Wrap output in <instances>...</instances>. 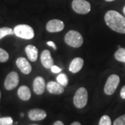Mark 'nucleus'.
<instances>
[{"mask_svg": "<svg viewBox=\"0 0 125 125\" xmlns=\"http://www.w3.org/2000/svg\"><path fill=\"white\" fill-rule=\"evenodd\" d=\"M105 22L113 31L125 34V17L116 10H108L104 15Z\"/></svg>", "mask_w": 125, "mask_h": 125, "instance_id": "nucleus-1", "label": "nucleus"}, {"mask_svg": "<svg viewBox=\"0 0 125 125\" xmlns=\"http://www.w3.org/2000/svg\"><path fill=\"white\" fill-rule=\"evenodd\" d=\"M65 42L66 44L72 47H80L83 43V36L81 35L80 33L74 30L69 31L65 36Z\"/></svg>", "mask_w": 125, "mask_h": 125, "instance_id": "nucleus-2", "label": "nucleus"}, {"mask_svg": "<svg viewBox=\"0 0 125 125\" xmlns=\"http://www.w3.org/2000/svg\"><path fill=\"white\" fill-rule=\"evenodd\" d=\"M14 34L18 38L31 40L34 37V31L33 28L27 24H19L15 27L13 29Z\"/></svg>", "mask_w": 125, "mask_h": 125, "instance_id": "nucleus-3", "label": "nucleus"}, {"mask_svg": "<svg viewBox=\"0 0 125 125\" xmlns=\"http://www.w3.org/2000/svg\"><path fill=\"white\" fill-rule=\"evenodd\" d=\"M73 102L77 108H83L86 106L88 102V91L85 88L81 87L76 90Z\"/></svg>", "mask_w": 125, "mask_h": 125, "instance_id": "nucleus-4", "label": "nucleus"}, {"mask_svg": "<svg viewBox=\"0 0 125 125\" xmlns=\"http://www.w3.org/2000/svg\"><path fill=\"white\" fill-rule=\"evenodd\" d=\"M120 76L117 74H111L108 76L104 86V93L107 95H111L115 92L120 83Z\"/></svg>", "mask_w": 125, "mask_h": 125, "instance_id": "nucleus-5", "label": "nucleus"}, {"mask_svg": "<svg viewBox=\"0 0 125 125\" xmlns=\"http://www.w3.org/2000/svg\"><path fill=\"white\" fill-rule=\"evenodd\" d=\"M72 7L76 13L83 15L88 13L91 9L90 4L85 0H73Z\"/></svg>", "mask_w": 125, "mask_h": 125, "instance_id": "nucleus-6", "label": "nucleus"}, {"mask_svg": "<svg viewBox=\"0 0 125 125\" xmlns=\"http://www.w3.org/2000/svg\"><path fill=\"white\" fill-rule=\"evenodd\" d=\"M20 81L19 75L16 72H11L7 75L4 81V88L7 90H11L18 86Z\"/></svg>", "mask_w": 125, "mask_h": 125, "instance_id": "nucleus-7", "label": "nucleus"}, {"mask_svg": "<svg viewBox=\"0 0 125 125\" xmlns=\"http://www.w3.org/2000/svg\"><path fill=\"white\" fill-rule=\"evenodd\" d=\"M65 24L62 21L60 20H51L47 22L46 25V29L50 33H56L63 30Z\"/></svg>", "mask_w": 125, "mask_h": 125, "instance_id": "nucleus-8", "label": "nucleus"}, {"mask_svg": "<svg viewBox=\"0 0 125 125\" xmlns=\"http://www.w3.org/2000/svg\"><path fill=\"white\" fill-rule=\"evenodd\" d=\"M16 65L19 70L24 74H29L32 70L31 64L24 57H20L16 61Z\"/></svg>", "mask_w": 125, "mask_h": 125, "instance_id": "nucleus-9", "label": "nucleus"}, {"mask_svg": "<svg viewBox=\"0 0 125 125\" xmlns=\"http://www.w3.org/2000/svg\"><path fill=\"white\" fill-rule=\"evenodd\" d=\"M40 61L42 66L46 69H51L54 65V60L51 56L50 52L47 49L42 51L40 56Z\"/></svg>", "mask_w": 125, "mask_h": 125, "instance_id": "nucleus-10", "label": "nucleus"}, {"mask_svg": "<svg viewBox=\"0 0 125 125\" xmlns=\"http://www.w3.org/2000/svg\"><path fill=\"white\" fill-rule=\"evenodd\" d=\"M29 118L33 121H40L44 120L47 117V113L42 109L33 108L28 113Z\"/></svg>", "mask_w": 125, "mask_h": 125, "instance_id": "nucleus-11", "label": "nucleus"}, {"mask_svg": "<svg viewBox=\"0 0 125 125\" xmlns=\"http://www.w3.org/2000/svg\"><path fill=\"white\" fill-rule=\"evenodd\" d=\"M45 81L42 76H37L33 81V91L37 94H42L45 91Z\"/></svg>", "mask_w": 125, "mask_h": 125, "instance_id": "nucleus-12", "label": "nucleus"}, {"mask_svg": "<svg viewBox=\"0 0 125 125\" xmlns=\"http://www.w3.org/2000/svg\"><path fill=\"white\" fill-rule=\"evenodd\" d=\"M46 87L49 93L54 94H61L64 92V87L59 84L58 82L49 81Z\"/></svg>", "mask_w": 125, "mask_h": 125, "instance_id": "nucleus-13", "label": "nucleus"}, {"mask_svg": "<svg viewBox=\"0 0 125 125\" xmlns=\"http://www.w3.org/2000/svg\"><path fill=\"white\" fill-rule=\"evenodd\" d=\"M83 66V58H80V57H77V58H74L72 61L70 65L69 70L72 73L75 74V73H77L80 71Z\"/></svg>", "mask_w": 125, "mask_h": 125, "instance_id": "nucleus-14", "label": "nucleus"}, {"mask_svg": "<svg viewBox=\"0 0 125 125\" xmlns=\"http://www.w3.org/2000/svg\"><path fill=\"white\" fill-rule=\"evenodd\" d=\"M25 52L28 58L29 61L32 62H35L37 61L38 55V51L37 47H36L34 45H29L25 47Z\"/></svg>", "mask_w": 125, "mask_h": 125, "instance_id": "nucleus-15", "label": "nucleus"}, {"mask_svg": "<svg viewBox=\"0 0 125 125\" xmlns=\"http://www.w3.org/2000/svg\"><path fill=\"white\" fill-rule=\"evenodd\" d=\"M18 94L20 99L23 101H28L31 97V90L27 85L20 86L18 90Z\"/></svg>", "mask_w": 125, "mask_h": 125, "instance_id": "nucleus-16", "label": "nucleus"}, {"mask_svg": "<svg viewBox=\"0 0 125 125\" xmlns=\"http://www.w3.org/2000/svg\"><path fill=\"white\" fill-rule=\"evenodd\" d=\"M115 58L120 62H125V48L120 47L115 53Z\"/></svg>", "mask_w": 125, "mask_h": 125, "instance_id": "nucleus-17", "label": "nucleus"}, {"mask_svg": "<svg viewBox=\"0 0 125 125\" xmlns=\"http://www.w3.org/2000/svg\"><path fill=\"white\" fill-rule=\"evenodd\" d=\"M10 35H14V31L9 27L0 28V40L4 37Z\"/></svg>", "mask_w": 125, "mask_h": 125, "instance_id": "nucleus-18", "label": "nucleus"}, {"mask_svg": "<svg viewBox=\"0 0 125 125\" xmlns=\"http://www.w3.org/2000/svg\"><path fill=\"white\" fill-rule=\"evenodd\" d=\"M56 80L59 84L62 85V86H66L68 83V79L66 74H60L59 75H58Z\"/></svg>", "mask_w": 125, "mask_h": 125, "instance_id": "nucleus-19", "label": "nucleus"}, {"mask_svg": "<svg viewBox=\"0 0 125 125\" xmlns=\"http://www.w3.org/2000/svg\"><path fill=\"white\" fill-rule=\"evenodd\" d=\"M9 58V53L4 49L0 48V62H6Z\"/></svg>", "mask_w": 125, "mask_h": 125, "instance_id": "nucleus-20", "label": "nucleus"}, {"mask_svg": "<svg viewBox=\"0 0 125 125\" xmlns=\"http://www.w3.org/2000/svg\"><path fill=\"white\" fill-rule=\"evenodd\" d=\"M99 125H112L111 120L108 115H103L99 122Z\"/></svg>", "mask_w": 125, "mask_h": 125, "instance_id": "nucleus-21", "label": "nucleus"}, {"mask_svg": "<svg viewBox=\"0 0 125 125\" xmlns=\"http://www.w3.org/2000/svg\"><path fill=\"white\" fill-rule=\"evenodd\" d=\"M13 120L10 117H0V125H13Z\"/></svg>", "mask_w": 125, "mask_h": 125, "instance_id": "nucleus-22", "label": "nucleus"}, {"mask_svg": "<svg viewBox=\"0 0 125 125\" xmlns=\"http://www.w3.org/2000/svg\"><path fill=\"white\" fill-rule=\"evenodd\" d=\"M113 125H125V114L117 117L113 122Z\"/></svg>", "mask_w": 125, "mask_h": 125, "instance_id": "nucleus-23", "label": "nucleus"}, {"mask_svg": "<svg viewBox=\"0 0 125 125\" xmlns=\"http://www.w3.org/2000/svg\"><path fill=\"white\" fill-rule=\"evenodd\" d=\"M51 70L52 72H53V73H55V74H57V73H59V72H61V69L60 68V67H58V66H56V65H53L52 67H51Z\"/></svg>", "mask_w": 125, "mask_h": 125, "instance_id": "nucleus-24", "label": "nucleus"}, {"mask_svg": "<svg viewBox=\"0 0 125 125\" xmlns=\"http://www.w3.org/2000/svg\"><path fill=\"white\" fill-rule=\"evenodd\" d=\"M120 97L122 99H125V85H124L120 90Z\"/></svg>", "mask_w": 125, "mask_h": 125, "instance_id": "nucleus-25", "label": "nucleus"}, {"mask_svg": "<svg viewBox=\"0 0 125 125\" xmlns=\"http://www.w3.org/2000/svg\"><path fill=\"white\" fill-rule=\"evenodd\" d=\"M47 45H49L50 47H52L54 49H56V46L55 43H54L53 41H48V42H47Z\"/></svg>", "mask_w": 125, "mask_h": 125, "instance_id": "nucleus-26", "label": "nucleus"}, {"mask_svg": "<svg viewBox=\"0 0 125 125\" xmlns=\"http://www.w3.org/2000/svg\"><path fill=\"white\" fill-rule=\"evenodd\" d=\"M54 125H64V124H63V122H62L58 120V121H56V122H55Z\"/></svg>", "mask_w": 125, "mask_h": 125, "instance_id": "nucleus-27", "label": "nucleus"}, {"mask_svg": "<svg viewBox=\"0 0 125 125\" xmlns=\"http://www.w3.org/2000/svg\"><path fill=\"white\" fill-rule=\"evenodd\" d=\"M70 125H81L80 122H74L73 123H72Z\"/></svg>", "mask_w": 125, "mask_h": 125, "instance_id": "nucleus-28", "label": "nucleus"}, {"mask_svg": "<svg viewBox=\"0 0 125 125\" xmlns=\"http://www.w3.org/2000/svg\"><path fill=\"white\" fill-rule=\"evenodd\" d=\"M123 13L125 14V6H124V8H123Z\"/></svg>", "mask_w": 125, "mask_h": 125, "instance_id": "nucleus-29", "label": "nucleus"}, {"mask_svg": "<svg viewBox=\"0 0 125 125\" xmlns=\"http://www.w3.org/2000/svg\"><path fill=\"white\" fill-rule=\"evenodd\" d=\"M106 1H108V2H110V1H115V0H105Z\"/></svg>", "mask_w": 125, "mask_h": 125, "instance_id": "nucleus-30", "label": "nucleus"}, {"mask_svg": "<svg viewBox=\"0 0 125 125\" xmlns=\"http://www.w3.org/2000/svg\"><path fill=\"white\" fill-rule=\"evenodd\" d=\"M37 125V124H31V125Z\"/></svg>", "mask_w": 125, "mask_h": 125, "instance_id": "nucleus-31", "label": "nucleus"}, {"mask_svg": "<svg viewBox=\"0 0 125 125\" xmlns=\"http://www.w3.org/2000/svg\"><path fill=\"white\" fill-rule=\"evenodd\" d=\"M1 91H0V99H1Z\"/></svg>", "mask_w": 125, "mask_h": 125, "instance_id": "nucleus-32", "label": "nucleus"}]
</instances>
